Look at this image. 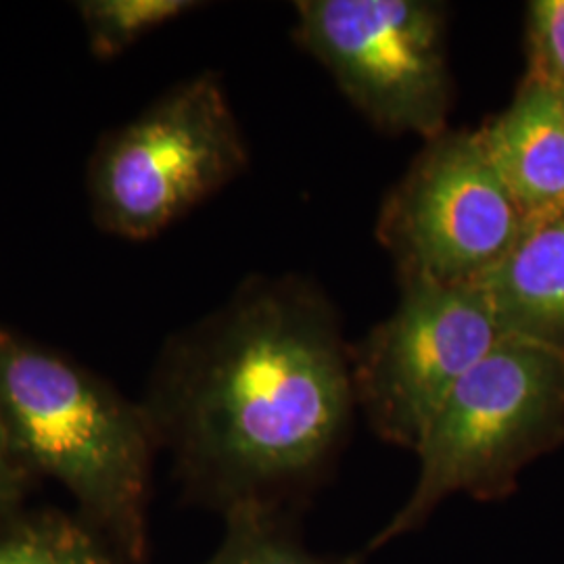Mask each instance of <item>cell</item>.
I'll list each match as a JSON object with an SVG mask.
<instances>
[{
    "label": "cell",
    "mask_w": 564,
    "mask_h": 564,
    "mask_svg": "<svg viewBox=\"0 0 564 564\" xmlns=\"http://www.w3.org/2000/svg\"><path fill=\"white\" fill-rule=\"evenodd\" d=\"M141 403L193 496L224 517L284 512L333 468L358 408L339 312L302 276L247 279L163 345Z\"/></svg>",
    "instance_id": "cell-1"
},
{
    "label": "cell",
    "mask_w": 564,
    "mask_h": 564,
    "mask_svg": "<svg viewBox=\"0 0 564 564\" xmlns=\"http://www.w3.org/2000/svg\"><path fill=\"white\" fill-rule=\"evenodd\" d=\"M0 421L30 477H46L120 556L147 554L153 458L142 403L53 347L0 326Z\"/></svg>",
    "instance_id": "cell-2"
},
{
    "label": "cell",
    "mask_w": 564,
    "mask_h": 564,
    "mask_svg": "<svg viewBox=\"0 0 564 564\" xmlns=\"http://www.w3.org/2000/svg\"><path fill=\"white\" fill-rule=\"evenodd\" d=\"M561 442L563 354L506 337L442 403L414 449V489L372 545L414 531L449 496L506 498L524 466Z\"/></svg>",
    "instance_id": "cell-3"
},
{
    "label": "cell",
    "mask_w": 564,
    "mask_h": 564,
    "mask_svg": "<svg viewBox=\"0 0 564 564\" xmlns=\"http://www.w3.org/2000/svg\"><path fill=\"white\" fill-rule=\"evenodd\" d=\"M247 163L223 78L203 72L102 134L86 167L90 216L111 237L153 239L223 191Z\"/></svg>",
    "instance_id": "cell-4"
},
{
    "label": "cell",
    "mask_w": 564,
    "mask_h": 564,
    "mask_svg": "<svg viewBox=\"0 0 564 564\" xmlns=\"http://www.w3.org/2000/svg\"><path fill=\"white\" fill-rule=\"evenodd\" d=\"M295 41L377 128L424 141L447 130V9L426 0H303Z\"/></svg>",
    "instance_id": "cell-5"
},
{
    "label": "cell",
    "mask_w": 564,
    "mask_h": 564,
    "mask_svg": "<svg viewBox=\"0 0 564 564\" xmlns=\"http://www.w3.org/2000/svg\"><path fill=\"white\" fill-rule=\"evenodd\" d=\"M479 130H452L423 151L384 197L377 237L400 282L477 284L524 230Z\"/></svg>",
    "instance_id": "cell-6"
},
{
    "label": "cell",
    "mask_w": 564,
    "mask_h": 564,
    "mask_svg": "<svg viewBox=\"0 0 564 564\" xmlns=\"http://www.w3.org/2000/svg\"><path fill=\"white\" fill-rule=\"evenodd\" d=\"M400 284L398 307L351 347V383L372 431L416 449L454 387L506 337L477 284Z\"/></svg>",
    "instance_id": "cell-7"
},
{
    "label": "cell",
    "mask_w": 564,
    "mask_h": 564,
    "mask_svg": "<svg viewBox=\"0 0 564 564\" xmlns=\"http://www.w3.org/2000/svg\"><path fill=\"white\" fill-rule=\"evenodd\" d=\"M485 151L524 223L564 214L561 95L523 78L512 102L479 128Z\"/></svg>",
    "instance_id": "cell-8"
},
{
    "label": "cell",
    "mask_w": 564,
    "mask_h": 564,
    "mask_svg": "<svg viewBox=\"0 0 564 564\" xmlns=\"http://www.w3.org/2000/svg\"><path fill=\"white\" fill-rule=\"evenodd\" d=\"M502 335L564 356V214L523 235L477 282Z\"/></svg>",
    "instance_id": "cell-9"
},
{
    "label": "cell",
    "mask_w": 564,
    "mask_h": 564,
    "mask_svg": "<svg viewBox=\"0 0 564 564\" xmlns=\"http://www.w3.org/2000/svg\"><path fill=\"white\" fill-rule=\"evenodd\" d=\"M0 564H123L80 517L21 512L0 529Z\"/></svg>",
    "instance_id": "cell-10"
},
{
    "label": "cell",
    "mask_w": 564,
    "mask_h": 564,
    "mask_svg": "<svg viewBox=\"0 0 564 564\" xmlns=\"http://www.w3.org/2000/svg\"><path fill=\"white\" fill-rule=\"evenodd\" d=\"M224 519L223 544L203 564H358L356 558L310 552L286 527L284 512L242 508Z\"/></svg>",
    "instance_id": "cell-11"
},
{
    "label": "cell",
    "mask_w": 564,
    "mask_h": 564,
    "mask_svg": "<svg viewBox=\"0 0 564 564\" xmlns=\"http://www.w3.org/2000/svg\"><path fill=\"white\" fill-rule=\"evenodd\" d=\"M193 0H82L76 2L88 48L97 59L120 57L132 44L195 11Z\"/></svg>",
    "instance_id": "cell-12"
},
{
    "label": "cell",
    "mask_w": 564,
    "mask_h": 564,
    "mask_svg": "<svg viewBox=\"0 0 564 564\" xmlns=\"http://www.w3.org/2000/svg\"><path fill=\"white\" fill-rule=\"evenodd\" d=\"M527 80L564 93V0H533L527 9Z\"/></svg>",
    "instance_id": "cell-13"
},
{
    "label": "cell",
    "mask_w": 564,
    "mask_h": 564,
    "mask_svg": "<svg viewBox=\"0 0 564 564\" xmlns=\"http://www.w3.org/2000/svg\"><path fill=\"white\" fill-rule=\"evenodd\" d=\"M32 477L18 463L0 421V529L20 517L21 505Z\"/></svg>",
    "instance_id": "cell-14"
},
{
    "label": "cell",
    "mask_w": 564,
    "mask_h": 564,
    "mask_svg": "<svg viewBox=\"0 0 564 564\" xmlns=\"http://www.w3.org/2000/svg\"><path fill=\"white\" fill-rule=\"evenodd\" d=\"M561 95V102H563V113H564V93H558Z\"/></svg>",
    "instance_id": "cell-15"
}]
</instances>
